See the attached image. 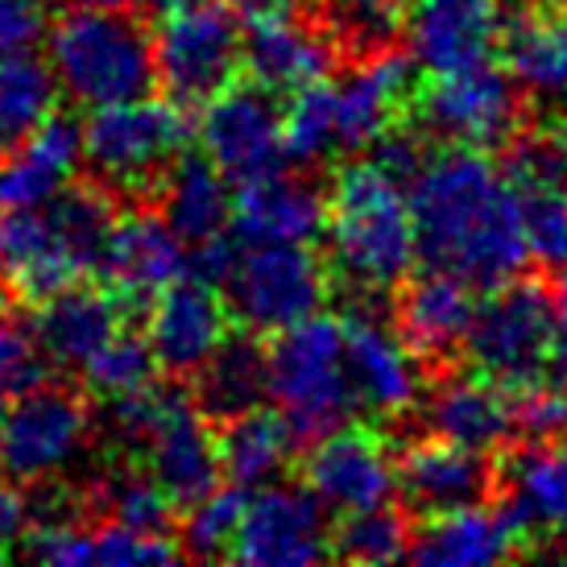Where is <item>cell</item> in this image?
<instances>
[{"label":"cell","mask_w":567,"mask_h":567,"mask_svg":"<svg viewBox=\"0 0 567 567\" xmlns=\"http://www.w3.org/2000/svg\"><path fill=\"white\" fill-rule=\"evenodd\" d=\"M414 245L431 269L452 274L473 290L518 278L530 261L522 204L509 174L481 150L456 145L419 162L410 174Z\"/></svg>","instance_id":"cell-1"},{"label":"cell","mask_w":567,"mask_h":567,"mask_svg":"<svg viewBox=\"0 0 567 567\" xmlns=\"http://www.w3.org/2000/svg\"><path fill=\"white\" fill-rule=\"evenodd\" d=\"M112 190L71 183L42 207L0 212V286L21 302H42L100 274L116 228Z\"/></svg>","instance_id":"cell-2"},{"label":"cell","mask_w":567,"mask_h":567,"mask_svg":"<svg viewBox=\"0 0 567 567\" xmlns=\"http://www.w3.org/2000/svg\"><path fill=\"white\" fill-rule=\"evenodd\" d=\"M323 233L336 274L361 295L402 286L419 261L406 178L385 171L378 158L352 162L336 174Z\"/></svg>","instance_id":"cell-3"},{"label":"cell","mask_w":567,"mask_h":567,"mask_svg":"<svg viewBox=\"0 0 567 567\" xmlns=\"http://www.w3.org/2000/svg\"><path fill=\"white\" fill-rule=\"evenodd\" d=\"M406 59L398 50H378L361 54V63L336 80L323 75L299 87L290 95V109L282 112L286 162L319 166L378 145L406 100Z\"/></svg>","instance_id":"cell-4"},{"label":"cell","mask_w":567,"mask_h":567,"mask_svg":"<svg viewBox=\"0 0 567 567\" xmlns=\"http://www.w3.org/2000/svg\"><path fill=\"white\" fill-rule=\"evenodd\" d=\"M47 59L63 95L80 109H104L137 100L158 87L150 25L133 9L71 4L50 21Z\"/></svg>","instance_id":"cell-5"},{"label":"cell","mask_w":567,"mask_h":567,"mask_svg":"<svg viewBox=\"0 0 567 567\" xmlns=\"http://www.w3.org/2000/svg\"><path fill=\"white\" fill-rule=\"evenodd\" d=\"M104 426L128 456L154 476L178 509L220 485L216 431L199 402L178 385H145L137 394L104 402Z\"/></svg>","instance_id":"cell-6"},{"label":"cell","mask_w":567,"mask_h":567,"mask_svg":"<svg viewBox=\"0 0 567 567\" xmlns=\"http://www.w3.org/2000/svg\"><path fill=\"white\" fill-rule=\"evenodd\" d=\"M83 133V171L92 174L112 195H142L150 199L162 174L187 154L190 121L187 109L174 104L171 95H137L104 109H87L80 121Z\"/></svg>","instance_id":"cell-7"},{"label":"cell","mask_w":567,"mask_h":567,"mask_svg":"<svg viewBox=\"0 0 567 567\" xmlns=\"http://www.w3.org/2000/svg\"><path fill=\"white\" fill-rule=\"evenodd\" d=\"M266 398L299 440L316 443L357 414L344 361V323L331 316H307L274 336L266 348Z\"/></svg>","instance_id":"cell-8"},{"label":"cell","mask_w":567,"mask_h":567,"mask_svg":"<svg viewBox=\"0 0 567 567\" xmlns=\"http://www.w3.org/2000/svg\"><path fill=\"white\" fill-rule=\"evenodd\" d=\"M154 17V80L174 104H204L237 83L245 25L233 0H166Z\"/></svg>","instance_id":"cell-9"},{"label":"cell","mask_w":567,"mask_h":567,"mask_svg":"<svg viewBox=\"0 0 567 567\" xmlns=\"http://www.w3.org/2000/svg\"><path fill=\"white\" fill-rule=\"evenodd\" d=\"M228 316L252 336H278L316 316L328 295V269L311 245H245L233 240L220 278Z\"/></svg>","instance_id":"cell-10"},{"label":"cell","mask_w":567,"mask_h":567,"mask_svg":"<svg viewBox=\"0 0 567 567\" xmlns=\"http://www.w3.org/2000/svg\"><path fill=\"white\" fill-rule=\"evenodd\" d=\"M92 431L83 394L38 378L0 410V473L13 485H54L80 468Z\"/></svg>","instance_id":"cell-11"},{"label":"cell","mask_w":567,"mask_h":567,"mask_svg":"<svg viewBox=\"0 0 567 567\" xmlns=\"http://www.w3.org/2000/svg\"><path fill=\"white\" fill-rule=\"evenodd\" d=\"M464 352L481 378L509 394L538 381L555 352V299L535 282L493 286L488 302H476Z\"/></svg>","instance_id":"cell-12"},{"label":"cell","mask_w":567,"mask_h":567,"mask_svg":"<svg viewBox=\"0 0 567 567\" xmlns=\"http://www.w3.org/2000/svg\"><path fill=\"white\" fill-rule=\"evenodd\" d=\"M518 116V80L509 75V66L493 63V54L464 66L431 71V83L419 92V125L440 142L468 150L509 142Z\"/></svg>","instance_id":"cell-13"},{"label":"cell","mask_w":567,"mask_h":567,"mask_svg":"<svg viewBox=\"0 0 567 567\" xmlns=\"http://www.w3.org/2000/svg\"><path fill=\"white\" fill-rule=\"evenodd\" d=\"M331 555L328 505L307 485L269 481L245 493L228 559L249 567H311Z\"/></svg>","instance_id":"cell-14"},{"label":"cell","mask_w":567,"mask_h":567,"mask_svg":"<svg viewBox=\"0 0 567 567\" xmlns=\"http://www.w3.org/2000/svg\"><path fill=\"white\" fill-rule=\"evenodd\" d=\"M199 154L233 183H257L286 166L282 112L274 109V95L257 83H228L224 92L204 100L199 116Z\"/></svg>","instance_id":"cell-15"},{"label":"cell","mask_w":567,"mask_h":567,"mask_svg":"<svg viewBox=\"0 0 567 567\" xmlns=\"http://www.w3.org/2000/svg\"><path fill=\"white\" fill-rule=\"evenodd\" d=\"M344 361L357 410L373 419H402L423 402V369L419 352L406 344L398 323H385L378 311H348Z\"/></svg>","instance_id":"cell-16"},{"label":"cell","mask_w":567,"mask_h":567,"mask_svg":"<svg viewBox=\"0 0 567 567\" xmlns=\"http://www.w3.org/2000/svg\"><path fill=\"white\" fill-rule=\"evenodd\" d=\"M245 25V59L240 66L269 95H295L307 83L323 80L336 59V42L311 25L299 0H278L266 9L240 13Z\"/></svg>","instance_id":"cell-17"},{"label":"cell","mask_w":567,"mask_h":567,"mask_svg":"<svg viewBox=\"0 0 567 567\" xmlns=\"http://www.w3.org/2000/svg\"><path fill=\"white\" fill-rule=\"evenodd\" d=\"M142 336L162 373L195 378L228 336V302L220 286L199 274H187L183 282L166 286L162 295L145 302Z\"/></svg>","instance_id":"cell-18"},{"label":"cell","mask_w":567,"mask_h":567,"mask_svg":"<svg viewBox=\"0 0 567 567\" xmlns=\"http://www.w3.org/2000/svg\"><path fill=\"white\" fill-rule=\"evenodd\" d=\"M307 488L336 514L390 505L398 493V460L381 435L344 423L316 440L307 456Z\"/></svg>","instance_id":"cell-19"},{"label":"cell","mask_w":567,"mask_h":567,"mask_svg":"<svg viewBox=\"0 0 567 567\" xmlns=\"http://www.w3.org/2000/svg\"><path fill=\"white\" fill-rule=\"evenodd\" d=\"M505 174L518 190L530 257L547 269H567V137L530 133L509 150Z\"/></svg>","instance_id":"cell-20"},{"label":"cell","mask_w":567,"mask_h":567,"mask_svg":"<svg viewBox=\"0 0 567 567\" xmlns=\"http://www.w3.org/2000/svg\"><path fill=\"white\" fill-rule=\"evenodd\" d=\"M25 551L54 567H142L178 559L174 535H145L125 522L112 518H75V514H50L25 530Z\"/></svg>","instance_id":"cell-21"},{"label":"cell","mask_w":567,"mask_h":567,"mask_svg":"<svg viewBox=\"0 0 567 567\" xmlns=\"http://www.w3.org/2000/svg\"><path fill=\"white\" fill-rule=\"evenodd\" d=\"M100 274L109 278L112 295L121 302L145 307L154 295L190 274V245L162 220V212L133 207L125 216H116Z\"/></svg>","instance_id":"cell-22"},{"label":"cell","mask_w":567,"mask_h":567,"mask_svg":"<svg viewBox=\"0 0 567 567\" xmlns=\"http://www.w3.org/2000/svg\"><path fill=\"white\" fill-rule=\"evenodd\" d=\"M121 328H128V302H121L112 290L75 282L33 302L30 340L47 364L80 373Z\"/></svg>","instance_id":"cell-23"},{"label":"cell","mask_w":567,"mask_h":567,"mask_svg":"<svg viewBox=\"0 0 567 567\" xmlns=\"http://www.w3.org/2000/svg\"><path fill=\"white\" fill-rule=\"evenodd\" d=\"M83 171V133L75 116L54 112L25 142L0 150V212H25L63 195Z\"/></svg>","instance_id":"cell-24"},{"label":"cell","mask_w":567,"mask_h":567,"mask_svg":"<svg viewBox=\"0 0 567 567\" xmlns=\"http://www.w3.org/2000/svg\"><path fill=\"white\" fill-rule=\"evenodd\" d=\"M502 38V0H414L406 21L410 59L447 71L488 59Z\"/></svg>","instance_id":"cell-25"},{"label":"cell","mask_w":567,"mask_h":567,"mask_svg":"<svg viewBox=\"0 0 567 567\" xmlns=\"http://www.w3.org/2000/svg\"><path fill=\"white\" fill-rule=\"evenodd\" d=\"M323 195L311 183L278 171L240 187L228 233L245 245H316L323 237Z\"/></svg>","instance_id":"cell-26"},{"label":"cell","mask_w":567,"mask_h":567,"mask_svg":"<svg viewBox=\"0 0 567 567\" xmlns=\"http://www.w3.org/2000/svg\"><path fill=\"white\" fill-rule=\"evenodd\" d=\"M398 488L419 514L435 518V514H447V509L488 502L493 468L473 447H460V443L431 435L426 443H414L406 460L398 464Z\"/></svg>","instance_id":"cell-27"},{"label":"cell","mask_w":567,"mask_h":567,"mask_svg":"<svg viewBox=\"0 0 567 567\" xmlns=\"http://www.w3.org/2000/svg\"><path fill=\"white\" fill-rule=\"evenodd\" d=\"M522 526L509 509L476 502L464 509H447L426 522L419 535L410 538L406 559L426 567H488L502 564L518 551Z\"/></svg>","instance_id":"cell-28"},{"label":"cell","mask_w":567,"mask_h":567,"mask_svg":"<svg viewBox=\"0 0 567 567\" xmlns=\"http://www.w3.org/2000/svg\"><path fill=\"white\" fill-rule=\"evenodd\" d=\"M426 426L435 440L488 456L514 435V398L505 385L481 378L476 369L460 378H443L426 394Z\"/></svg>","instance_id":"cell-29"},{"label":"cell","mask_w":567,"mask_h":567,"mask_svg":"<svg viewBox=\"0 0 567 567\" xmlns=\"http://www.w3.org/2000/svg\"><path fill=\"white\" fill-rule=\"evenodd\" d=\"M150 199H158L162 220L171 224L190 249L216 237H228V224H233V183L204 154H183L171 171L162 174V183L154 187Z\"/></svg>","instance_id":"cell-30"},{"label":"cell","mask_w":567,"mask_h":567,"mask_svg":"<svg viewBox=\"0 0 567 567\" xmlns=\"http://www.w3.org/2000/svg\"><path fill=\"white\" fill-rule=\"evenodd\" d=\"M476 316V290L460 282L452 274L431 269L426 278L406 286V295L398 302V331L406 336V344L419 357H452L464 348L468 328Z\"/></svg>","instance_id":"cell-31"},{"label":"cell","mask_w":567,"mask_h":567,"mask_svg":"<svg viewBox=\"0 0 567 567\" xmlns=\"http://www.w3.org/2000/svg\"><path fill=\"white\" fill-rule=\"evenodd\" d=\"M505 509L522 530H538L567 547V435L535 440L505 476Z\"/></svg>","instance_id":"cell-32"},{"label":"cell","mask_w":567,"mask_h":567,"mask_svg":"<svg viewBox=\"0 0 567 567\" xmlns=\"http://www.w3.org/2000/svg\"><path fill=\"white\" fill-rule=\"evenodd\" d=\"M299 435L286 426L278 410L252 406L220 423L216 452H220V476L237 488H261L282 481L295 460Z\"/></svg>","instance_id":"cell-33"},{"label":"cell","mask_w":567,"mask_h":567,"mask_svg":"<svg viewBox=\"0 0 567 567\" xmlns=\"http://www.w3.org/2000/svg\"><path fill=\"white\" fill-rule=\"evenodd\" d=\"M505 66L530 95L567 104V0H551L514 21L505 38Z\"/></svg>","instance_id":"cell-34"},{"label":"cell","mask_w":567,"mask_h":567,"mask_svg":"<svg viewBox=\"0 0 567 567\" xmlns=\"http://www.w3.org/2000/svg\"><path fill=\"white\" fill-rule=\"evenodd\" d=\"M269 378H266V344H257V336H224V344L207 357V364L195 373V402L207 419H233L240 410H252L266 402Z\"/></svg>","instance_id":"cell-35"},{"label":"cell","mask_w":567,"mask_h":567,"mask_svg":"<svg viewBox=\"0 0 567 567\" xmlns=\"http://www.w3.org/2000/svg\"><path fill=\"white\" fill-rule=\"evenodd\" d=\"M63 87L54 80L50 59L38 50L0 54V150L25 142L59 112Z\"/></svg>","instance_id":"cell-36"},{"label":"cell","mask_w":567,"mask_h":567,"mask_svg":"<svg viewBox=\"0 0 567 567\" xmlns=\"http://www.w3.org/2000/svg\"><path fill=\"white\" fill-rule=\"evenodd\" d=\"M95 502L104 509V518L112 522H125V526L145 530V535H174V509L178 505L137 460L104 476L95 485Z\"/></svg>","instance_id":"cell-37"},{"label":"cell","mask_w":567,"mask_h":567,"mask_svg":"<svg viewBox=\"0 0 567 567\" xmlns=\"http://www.w3.org/2000/svg\"><path fill=\"white\" fill-rule=\"evenodd\" d=\"M80 378L87 385V394H95L100 402H112V398L137 394L145 385H154L158 381V361H154L142 331L121 328L92 361L83 364Z\"/></svg>","instance_id":"cell-38"},{"label":"cell","mask_w":567,"mask_h":567,"mask_svg":"<svg viewBox=\"0 0 567 567\" xmlns=\"http://www.w3.org/2000/svg\"><path fill=\"white\" fill-rule=\"evenodd\" d=\"M245 493L249 488L224 485L220 481L199 502H190L183 530L174 535L178 538V551L190 555V559H228L240 526V509H245Z\"/></svg>","instance_id":"cell-39"},{"label":"cell","mask_w":567,"mask_h":567,"mask_svg":"<svg viewBox=\"0 0 567 567\" xmlns=\"http://www.w3.org/2000/svg\"><path fill=\"white\" fill-rule=\"evenodd\" d=\"M331 551L352 564H394L410 551L406 518L390 505L344 514L340 530L331 535Z\"/></svg>","instance_id":"cell-40"},{"label":"cell","mask_w":567,"mask_h":567,"mask_svg":"<svg viewBox=\"0 0 567 567\" xmlns=\"http://www.w3.org/2000/svg\"><path fill=\"white\" fill-rule=\"evenodd\" d=\"M398 4L402 0H328V30L357 54H378L390 50L398 25Z\"/></svg>","instance_id":"cell-41"},{"label":"cell","mask_w":567,"mask_h":567,"mask_svg":"<svg viewBox=\"0 0 567 567\" xmlns=\"http://www.w3.org/2000/svg\"><path fill=\"white\" fill-rule=\"evenodd\" d=\"M514 431L530 435V440L567 435V381L538 378L514 390Z\"/></svg>","instance_id":"cell-42"},{"label":"cell","mask_w":567,"mask_h":567,"mask_svg":"<svg viewBox=\"0 0 567 567\" xmlns=\"http://www.w3.org/2000/svg\"><path fill=\"white\" fill-rule=\"evenodd\" d=\"M54 9L50 0H0V54L38 50L47 42Z\"/></svg>","instance_id":"cell-43"},{"label":"cell","mask_w":567,"mask_h":567,"mask_svg":"<svg viewBox=\"0 0 567 567\" xmlns=\"http://www.w3.org/2000/svg\"><path fill=\"white\" fill-rule=\"evenodd\" d=\"M30 530V505L21 497V485H13L0 473V559L17 551V543Z\"/></svg>","instance_id":"cell-44"},{"label":"cell","mask_w":567,"mask_h":567,"mask_svg":"<svg viewBox=\"0 0 567 567\" xmlns=\"http://www.w3.org/2000/svg\"><path fill=\"white\" fill-rule=\"evenodd\" d=\"M551 299H555V352H551V364H547L543 378L567 381V278L559 282V290H555Z\"/></svg>","instance_id":"cell-45"},{"label":"cell","mask_w":567,"mask_h":567,"mask_svg":"<svg viewBox=\"0 0 567 567\" xmlns=\"http://www.w3.org/2000/svg\"><path fill=\"white\" fill-rule=\"evenodd\" d=\"M87 4H116V9H137L142 0H87Z\"/></svg>","instance_id":"cell-46"}]
</instances>
